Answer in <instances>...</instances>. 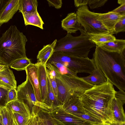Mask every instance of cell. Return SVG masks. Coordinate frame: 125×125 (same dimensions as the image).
I'll list each match as a JSON object with an SVG mask.
<instances>
[{"mask_svg":"<svg viewBox=\"0 0 125 125\" xmlns=\"http://www.w3.org/2000/svg\"><path fill=\"white\" fill-rule=\"evenodd\" d=\"M114 86L107 80L104 83L85 91L80 98L85 114L102 124H115L111 104L116 91Z\"/></svg>","mask_w":125,"mask_h":125,"instance_id":"6da1fadb","label":"cell"},{"mask_svg":"<svg viewBox=\"0 0 125 125\" xmlns=\"http://www.w3.org/2000/svg\"><path fill=\"white\" fill-rule=\"evenodd\" d=\"M125 50L119 53L105 51L96 45L92 59L95 66L119 90H125Z\"/></svg>","mask_w":125,"mask_h":125,"instance_id":"7a4b0ae2","label":"cell"},{"mask_svg":"<svg viewBox=\"0 0 125 125\" xmlns=\"http://www.w3.org/2000/svg\"><path fill=\"white\" fill-rule=\"evenodd\" d=\"M27 40L16 26L11 25L0 37V60L9 66L14 61L27 57L25 46Z\"/></svg>","mask_w":125,"mask_h":125,"instance_id":"3957f363","label":"cell"},{"mask_svg":"<svg viewBox=\"0 0 125 125\" xmlns=\"http://www.w3.org/2000/svg\"><path fill=\"white\" fill-rule=\"evenodd\" d=\"M96 45L89 40L86 33H81L73 36L67 33L64 37L57 41L54 52H59L72 56L88 58L91 49Z\"/></svg>","mask_w":125,"mask_h":125,"instance_id":"277c9868","label":"cell"},{"mask_svg":"<svg viewBox=\"0 0 125 125\" xmlns=\"http://www.w3.org/2000/svg\"><path fill=\"white\" fill-rule=\"evenodd\" d=\"M55 80L57 87V98L62 105L70 98H80L85 91L94 85L77 76L61 74Z\"/></svg>","mask_w":125,"mask_h":125,"instance_id":"5b68a950","label":"cell"},{"mask_svg":"<svg viewBox=\"0 0 125 125\" xmlns=\"http://www.w3.org/2000/svg\"><path fill=\"white\" fill-rule=\"evenodd\" d=\"M51 61L62 63L76 74H90L95 67L92 59L72 56L59 52H54L47 62Z\"/></svg>","mask_w":125,"mask_h":125,"instance_id":"8992f818","label":"cell"},{"mask_svg":"<svg viewBox=\"0 0 125 125\" xmlns=\"http://www.w3.org/2000/svg\"><path fill=\"white\" fill-rule=\"evenodd\" d=\"M76 13L80 24L87 35L110 33L98 20L97 13L89 10L87 5L78 8Z\"/></svg>","mask_w":125,"mask_h":125,"instance_id":"52a82bcc","label":"cell"},{"mask_svg":"<svg viewBox=\"0 0 125 125\" xmlns=\"http://www.w3.org/2000/svg\"><path fill=\"white\" fill-rule=\"evenodd\" d=\"M17 91L18 100L28 106L31 113L33 110L37 111L40 108L48 111L52 109L37 100L33 87L27 77L26 81L18 86Z\"/></svg>","mask_w":125,"mask_h":125,"instance_id":"ba28073f","label":"cell"},{"mask_svg":"<svg viewBox=\"0 0 125 125\" xmlns=\"http://www.w3.org/2000/svg\"><path fill=\"white\" fill-rule=\"evenodd\" d=\"M48 113L53 125H93L67 113L62 105L52 108Z\"/></svg>","mask_w":125,"mask_h":125,"instance_id":"9c48e42d","label":"cell"},{"mask_svg":"<svg viewBox=\"0 0 125 125\" xmlns=\"http://www.w3.org/2000/svg\"><path fill=\"white\" fill-rule=\"evenodd\" d=\"M125 15L112 11L104 13H97V19L110 34H113L115 25Z\"/></svg>","mask_w":125,"mask_h":125,"instance_id":"30bf717a","label":"cell"},{"mask_svg":"<svg viewBox=\"0 0 125 125\" xmlns=\"http://www.w3.org/2000/svg\"><path fill=\"white\" fill-rule=\"evenodd\" d=\"M20 0H8L0 10V26L12 19L18 10Z\"/></svg>","mask_w":125,"mask_h":125,"instance_id":"8fae6325","label":"cell"},{"mask_svg":"<svg viewBox=\"0 0 125 125\" xmlns=\"http://www.w3.org/2000/svg\"><path fill=\"white\" fill-rule=\"evenodd\" d=\"M61 27L67 31V33H76L78 31H80L81 33H86L80 24L76 13L74 12L68 13L62 20Z\"/></svg>","mask_w":125,"mask_h":125,"instance_id":"7c38bea8","label":"cell"},{"mask_svg":"<svg viewBox=\"0 0 125 125\" xmlns=\"http://www.w3.org/2000/svg\"><path fill=\"white\" fill-rule=\"evenodd\" d=\"M25 70L27 76L33 87L37 100L42 102L39 88L36 65L35 63H31Z\"/></svg>","mask_w":125,"mask_h":125,"instance_id":"4fadbf2b","label":"cell"},{"mask_svg":"<svg viewBox=\"0 0 125 125\" xmlns=\"http://www.w3.org/2000/svg\"><path fill=\"white\" fill-rule=\"evenodd\" d=\"M125 104L115 95L111 102V107L114 123L120 125L121 123L125 122V115L123 108Z\"/></svg>","mask_w":125,"mask_h":125,"instance_id":"5bb4252c","label":"cell"},{"mask_svg":"<svg viewBox=\"0 0 125 125\" xmlns=\"http://www.w3.org/2000/svg\"><path fill=\"white\" fill-rule=\"evenodd\" d=\"M37 71L40 89L42 102L44 103L47 94V75L46 66L39 62L35 63Z\"/></svg>","mask_w":125,"mask_h":125,"instance_id":"9a60e30c","label":"cell"},{"mask_svg":"<svg viewBox=\"0 0 125 125\" xmlns=\"http://www.w3.org/2000/svg\"><path fill=\"white\" fill-rule=\"evenodd\" d=\"M62 106L65 112L73 115L85 114L80 98H70L64 103Z\"/></svg>","mask_w":125,"mask_h":125,"instance_id":"2e32d148","label":"cell"},{"mask_svg":"<svg viewBox=\"0 0 125 125\" xmlns=\"http://www.w3.org/2000/svg\"><path fill=\"white\" fill-rule=\"evenodd\" d=\"M96 45L106 51L120 53L125 50V40L116 39L114 41L98 44Z\"/></svg>","mask_w":125,"mask_h":125,"instance_id":"e0dca14e","label":"cell"},{"mask_svg":"<svg viewBox=\"0 0 125 125\" xmlns=\"http://www.w3.org/2000/svg\"><path fill=\"white\" fill-rule=\"evenodd\" d=\"M0 85L10 89H16L17 82L12 71L9 67L0 71Z\"/></svg>","mask_w":125,"mask_h":125,"instance_id":"ac0fdd59","label":"cell"},{"mask_svg":"<svg viewBox=\"0 0 125 125\" xmlns=\"http://www.w3.org/2000/svg\"><path fill=\"white\" fill-rule=\"evenodd\" d=\"M57 41V39H55L51 43L44 46L42 49L39 51L37 55V62L46 66L48 60L54 52Z\"/></svg>","mask_w":125,"mask_h":125,"instance_id":"d6986e66","label":"cell"},{"mask_svg":"<svg viewBox=\"0 0 125 125\" xmlns=\"http://www.w3.org/2000/svg\"><path fill=\"white\" fill-rule=\"evenodd\" d=\"M81 77L88 83L94 85L103 84L107 80L102 71L96 67L89 75Z\"/></svg>","mask_w":125,"mask_h":125,"instance_id":"ffe728a7","label":"cell"},{"mask_svg":"<svg viewBox=\"0 0 125 125\" xmlns=\"http://www.w3.org/2000/svg\"><path fill=\"white\" fill-rule=\"evenodd\" d=\"M5 106L13 113H18L28 117L31 116V112L28 106L18 100L10 102Z\"/></svg>","mask_w":125,"mask_h":125,"instance_id":"44dd1931","label":"cell"},{"mask_svg":"<svg viewBox=\"0 0 125 125\" xmlns=\"http://www.w3.org/2000/svg\"><path fill=\"white\" fill-rule=\"evenodd\" d=\"M25 26L31 25L43 29L44 23L38 11L27 13H22Z\"/></svg>","mask_w":125,"mask_h":125,"instance_id":"7402d4cb","label":"cell"},{"mask_svg":"<svg viewBox=\"0 0 125 125\" xmlns=\"http://www.w3.org/2000/svg\"><path fill=\"white\" fill-rule=\"evenodd\" d=\"M38 5L37 0H20L19 12L29 13L37 11Z\"/></svg>","mask_w":125,"mask_h":125,"instance_id":"603a6c76","label":"cell"},{"mask_svg":"<svg viewBox=\"0 0 125 125\" xmlns=\"http://www.w3.org/2000/svg\"><path fill=\"white\" fill-rule=\"evenodd\" d=\"M47 94L44 103L52 108L61 105L57 98L55 95L47 76Z\"/></svg>","mask_w":125,"mask_h":125,"instance_id":"cb8c5ba5","label":"cell"},{"mask_svg":"<svg viewBox=\"0 0 125 125\" xmlns=\"http://www.w3.org/2000/svg\"><path fill=\"white\" fill-rule=\"evenodd\" d=\"M0 118L2 125H12L14 122L13 113L6 106L0 108Z\"/></svg>","mask_w":125,"mask_h":125,"instance_id":"d4e9b609","label":"cell"},{"mask_svg":"<svg viewBox=\"0 0 125 125\" xmlns=\"http://www.w3.org/2000/svg\"><path fill=\"white\" fill-rule=\"evenodd\" d=\"M88 35L89 37V40L95 45L111 42L116 39L114 36L110 33Z\"/></svg>","mask_w":125,"mask_h":125,"instance_id":"484cf974","label":"cell"},{"mask_svg":"<svg viewBox=\"0 0 125 125\" xmlns=\"http://www.w3.org/2000/svg\"><path fill=\"white\" fill-rule=\"evenodd\" d=\"M30 59L27 57L17 59L12 62L10 67L18 71L25 70L26 67L31 63Z\"/></svg>","mask_w":125,"mask_h":125,"instance_id":"4316f807","label":"cell"},{"mask_svg":"<svg viewBox=\"0 0 125 125\" xmlns=\"http://www.w3.org/2000/svg\"><path fill=\"white\" fill-rule=\"evenodd\" d=\"M54 65L61 74H68L77 76V74L73 72L62 63L57 61L47 62Z\"/></svg>","mask_w":125,"mask_h":125,"instance_id":"83f0119b","label":"cell"},{"mask_svg":"<svg viewBox=\"0 0 125 125\" xmlns=\"http://www.w3.org/2000/svg\"><path fill=\"white\" fill-rule=\"evenodd\" d=\"M10 89L0 85V108L6 104L8 92Z\"/></svg>","mask_w":125,"mask_h":125,"instance_id":"f1b7e54d","label":"cell"},{"mask_svg":"<svg viewBox=\"0 0 125 125\" xmlns=\"http://www.w3.org/2000/svg\"><path fill=\"white\" fill-rule=\"evenodd\" d=\"M74 116L86 121L93 125H100L102 124L101 121L85 114H77Z\"/></svg>","mask_w":125,"mask_h":125,"instance_id":"f546056e","label":"cell"},{"mask_svg":"<svg viewBox=\"0 0 125 125\" xmlns=\"http://www.w3.org/2000/svg\"><path fill=\"white\" fill-rule=\"evenodd\" d=\"M38 115L42 119L45 125H53L49 117L48 111L40 108Z\"/></svg>","mask_w":125,"mask_h":125,"instance_id":"4dcf8cb0","label":"cell"},{"mask_svg":"<svg viewBox=\"0 0 125 125\" xmlns=\"http://www.w3.org/2000/svg\"><path fill=\"white\" fill-rule=\"evenodd\" d=\"M125 31V16H124L115 25L113 34H116L119 32Z\"/></svg>","mask_w":125,"mask_h":125,"instance_id":"1f68e13d","label":"cell"},{"mask_svg":"<svg viewBox=\"0 0 125 125\" xmlns=\"http://www.w3.org/2000/svg\"><path fill=\"white\" fill-rule=\"evenodd\" d=\"M13 114L18 125H26L30 117L16 113H13Z\"/></svg>","mask_w":125,"mask_h":125,"instance_id":"d6a6232c","label":"cell"},{"mask_svg":"<svg viewBox=\"0 0 125 125\" xmlns=\"http://www.w3.org/2000/svg\"><path fill=\"white\" fill-rule=\"evenodd\" d=\"M107 0H88V4L92 9L97 8L103 6Z\"/></svg>","mask_w":125,"mask_h":125,"instance_id":"836d02e7","label":"cell"},{"mask_svg":"<svg viewBox=\"0 0 125 125\" xmlns=\"http://www.w3.org/2000/svg\"><path fill=\"white\" fill-rule=\"evenodd\" d=\"M46 70L47 76L50 81L54 94L57 98L58 90L55 78L52 75L50 72L46 68Z\"/></svg>","mask_w":125,"mask_h":125,"instance_id":"e575fe53","label":"cell"},{"mask_svg":"<svg viewBox=\"0 0 125 125\" xmlns=\"http://www.w3.org/2000/svg\"><path fill=\"white\" fill-rule=\"evenodd\" d=\"M46 67L55 78H59L61 76V74L56 67L51 63L47 62L46 65Z\"/></svg>","mask_w":125,"mask_h":125,"instance_id":"d590c367","label":"cell"},{"mask_svg":"<svg viewBox=\"0 0 125 125\" xmlns=\"http://www.w3.org/2000/svg\"><path fill=\"white\" fill-rule=\"evenodd\" d=\"M18 100L17 94L16 89H10L8 92L7 104L10 102Z\"/></svg>","mask_w":125,"mask_h":125,"instance_id":"8d00e7d4","label":"cell"},{"mask_svg":"<svg viewBox=\"0 0 125 125\" xmlns=\"http://www.w3.org/2000/svg\"><path fill=\"white\" fill-rule=\"evenodd\" d=\"M39 112L33 111L26 125H38V114Z\"/></svg>","mask_w":125,"mask_h":125,"instance_id":"74e56055","label":"cell"},{"mask_svg":"<svg viewBox=\"0 0 125 125\" xmlns=\"http://www.w3.org/2000/svg\"><path fill=\"white\" fill-rule=\"evenodd\" d=\"M47 0L48 2L49 6L54 7L57 9L60 8L62 6V2L61 0Z\"/></svg>","mask_w":125,"mask_h":125,"instance_id":"f35d334b","label":"cell"},{"mask_svg":"<svg viewBox=\"0 0 125 125\" xmlns=\"http://www.w3.org/2000/svg\"><path fill=\"white\" fill-rule=\"evenodd\" d=\"M116 13L125 15V4H123L112 11Z\"/></svg>","mask_w":125,"mask_h":125,"instance_id":"ab89813d","label":"cell"},{"mask_svg":"<svg viewBox=\"0 0 125 125\" xmlns=\"http://www.w3.org/2000/svg\"><path fill=\"white\" fill-rule=\"evenodd\" d=\"M88 1V0H75L74 5L75 7L78 8L87 5Z\"/></svg>","mask_w":125,"mask_h":125,"instance_id":"60d3db41","label":"cell"},{"mask_svg":"<svg viewBox=\"0 0 125 125\" xmlns=\"http://www.w3.org/2000/svg\"><path fill=\"white\" fill-rule=\"evenodd\" d=\"M38 116V125H45L42 119Z\"/></svg>","mask_w":125,"mask_h":125,"instance_id":"b9f144b4","label":"cell"},{"mask_svg":"<svg viewBox=\"0 0 125 125\" xmlns=\"http://www.w3.org/2000/svg\"><path fill=\"white\" fill-rule=\"evenodd\" d=\"M8 67H9V66H8L0 64V71L4 70Z\"/></svg>","mask_w":125,"mask_h":125,"instance_id":"7bdbcfd3","label":"cell"},{"mask_svg":"<svg viewBox=\"0 0 125 125\" xmlns=\"http://www.w3.org/2000/svg\"><path fill=\"white\" fill-rule=\"evenodd\" d=\"M117 2L120 5L125 4V0H118Z\"/></svg>","mask_w":125,"mask_h":125,"instance_id":"ee69618b","label":"cell"},{"mask_svg":"<svg viewBox=\"0 0 125 125\" xmlns=\"http://www.w3.org/2000/svg\"><path fill=\"white\" fill-rule=\"evenodd\" d=\"M100 125H116L115 124H107V123H106V124H102Z\"/></svg>","mask_w":125,"mask_h":125,"instance_id":"f6af8a7d","label":"cell"},{"mask_svg":"<svg viewBox=\"0 0 125 125\" xmlns=\"http://www.w3.org/2000/svg\"><path fill=\"white\" fill-rule=\"evenodd\" d=\"M12 125H18L14 118V122Z\"/></svg>","mask_w":125,"mask_h":125,"instance_id":"bcb514c9","label":"cell"},{"mask_svg":"<svg viewBox=\"0 0 125 125\" xmlns=\"http://www.w3.org/2000/svg\"><path fill=\"white\" fill-rule=\"evenodd\" d=\"M120 125H125V122L121 123L120 124Z\"/></svg>","mask_w":125,"mask_h":125,"instance_id":"7dc6e473","label":"cell"},{"mask_svg":"<svg viewBox=\"0 0 125 125\" xmlns=\"http://www.w3.org/2000/svg\"><path fill=\"white\" fill-rule=\"evenodd\" d=\"M0 64L5 65L4 63L0 60Z\"/></svg>","mask_w":125,"mask_h":125,"instance_id":"c3c4849f","label":"cell"},{"mask_svg":"<svg viewBox=\"0 0 125 125\" xmlns=\"http://www.w3.org/2000/svg\"><path fill=\"white\" fill-rule=\"evenodd\" d=\"M0 125H2L0 118Z\"/></svg>","mask_w":125,"mask_h":125,"instance_id":"681fc988","label":"cell"}]
</instances>
